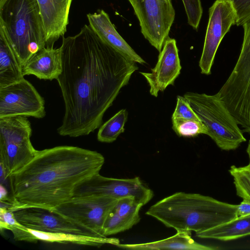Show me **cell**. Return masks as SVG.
I'll return each mask as SVG.
<instances>
[{"instance_id": "obj_27", "label": "cell", "mask_w": 250, "mask_h": 250, "mask_svg": "<svg viewBox=\"0 0 250 250\" xmlns=\"http://www.w3.org/2000/svg\"><path fill=\"white\" fill-rule=\"evenodd\" d=\"M232 4L237 16L236 24L242 25L250 19V0H229Z\"/></svg>"}, {"instance_id": "obj_13", "label": "cell", "mask_w": 250, "mask_h": 250, "mask_svg": "<svg viewBox=\"0 0 250 250\" xmlns=\"http://www.w3.org/2000/svg\"><path fill=\"white\" fill-rule=\"evenodd\" d=\"M182 66L178 49L175 39L168 38L160 52L157 62L151 72L140 73L149 85V92L157 97L160 91H164L169 85H173L181 72Z\"/></svg>"}, {"instance_id": "obj_17", "label": "cell", "mask_w": 250, "mask_h": 250, "mask_svg": "<svg viewBox=\"0 0 250 250\" xmlns=\"http://www.w3.org/2000/svg\"><path fill=\"white\" fill-rule=\"evenodd\" d=\"M62 49L45 47L34 55L22 68L23 76L33 75L41 80H57L61 74Z\"/></svg>"}, {"instance_id": "obj_24", "label": "cell", "mask_w": 250, "mask_h": 250, "mask_svg": "<svg viewBox=\"0 0 250 250\" xmlns=\"http://www.w3.org/2000/svg\"><path fill=\"white\" fill-rule=\"evenodd\" d=\"M229 172L233 178L237 195L250 201V164L241 167L232 166Z\"/></svg>"}, {"instance_id": "obj_19", "label": "cell", "mask_w": 250, "mask_h": 250, "mask_svg": "<svg viewBox=\"0 0 250 250\" xmlns=\"http://www.w3.org/2000/svg\"><path fill=\"white\" fill-rule=\"evenodd\" d=\"M24 78L22 68L3 31L0 29V88Z\"/></svg>"}, {"instance_id": "obj_30", "label": "cell", "mask_w": 250, "mask_h": 250, "mask_svg": "<svg viewBox=\"0 0 250 250\" xmlns=\"http://www.w3.org/2000/svg\"><path fill=\"white\" fill-rule=\"evenodd\" d=\"M247 152L248 153V155L249 158V164H250V140L249 142V144H248V147L247 148Z\"/></svg>"}, {"instance_id": "obj_18", "label": "cell", "mask_w": 250, "mask_h": 250, "mask_svg": "<svg viewBox=\"0 0 250 250\" xmlns=\"http://www.w3.org/2000/svg\"><path fill=\"white\" fill-rule=\"evenodd\" d=\"M191 232L178 231L167 238L145 243L118 244L116 247L130 250L181 249L191 250H212L216 248L203 245L195 242L191 237Z\"/></svg>"}, {"instance_id": "obj_3", "label": "cell", "mask_w": 250, "mask_h": 250, "mask_svg": "<svg viewBox=\"0 0 250 250\" xmlns=\"http://www.w3.org/2000/svg\"><path fill=\"white\" fill-rule=\"evenodd\" d=\"M237 205L197 193L176 192L151 206L146 214L177 231L202 232L238 217Z\"/></svg>"}, {"instance_id": "obj_23", "label": "cell", "mask_w": 250, "mask_h": 250, "mask_svg": "<svg viewBox=\"0 0 250 250\" xmlns=\"http://www.w3.org/2000/svg\"><path fill=\"white\" fill-rule=\"evenodd\" d=\"M172 119V129L179 137H193L207 134L208 129L201 121L180 118Z\"/></svg>"}, {"instance_id": "obj_7", "label": "cell", "mask_w": 250, "mask_h": 250, "mask_svg": "<svg viewBox=\"0 0 250 250\" xmlns=\"http://www.w3.org/2000/svg\"><path fill=\"white\" fill-rule=\"evenodd\" d=\"M118 200L109 196L73 197L52 210L91 236L106 237L103 235L104 225Z\"/></svg>"}, {"instance_id": "obj_4", "label": "cell", "mask_w": 250, "mask_h": 250, "mask_svg": "<svg viewBox=\"0 0 250 250\" xmlns=\"http://www.w3.org/2000/svg\"><path fill=\"white\" fill-rule=\"evenodd\" d=\"M0 29L22 68L46 46L44 30L36 0H0Z\"/></svg>"}, {"instance_id": "obj_1", "label": "cell", "mask_w": 250, "mask_h": 250, "mask_svg": "<svg viewBox=\"0 0 250 250\" xmlns=\"http://www.w3.org/2000/svg\"><path fill=\"white\" fill-rule=\"evenodd\" d=\"M61 47L62 70L57 81L65 110L58 133L87 135L101 126L105 112L139 68L88 25L63 37Z\"/></svg>"}, {"instance_id": "obj_26", "label": "cell", "mask_w": 250, "mask_h": 250, "mask_svg": "<svg viewBox=\"0 0 250 250\" xmlns=\"http://www.w3.org/2000/svg\"><path fill=\"white\" fill-rule=\"evenodd\" d=\"M173 118L201 121L188 101L184 96H178L177 97L176 108L171 118Z\"/></svg>"}, {"instance_id": "obj_16", "label": "cell", "mask_w": 250, "mask_h": 250, "mask_svg": "<svg viewBox=\"0 0 250 250\" xmlns=\"http://www.w3.org/2000/svg\"><path fill=\"white\" fill-rule=\"evenodd\" d=\"M143 206L132 197L118 199L105 220L104 236L125 231L137 224L140 220L139 211Z\"/></svg>"}, {"instance_id": "obj_6", "label": "cell", "mask_w": 250, "mask_h": 250, "mask_svg": "<svg viewBox=\"0 0 250 250\" xmlns=\"http://www.w3.org/2000/svg\"><path fill=\"white\" fill-rule=\"evenodd\" d=\"M31 134L26 117L0 118V160L6 167L8 178L36 156L38 150L31 143Z\"/></svg>"}, {"instance_id": "obj_21", "label": "cell", "mask_w": 250, "mask_h": 250, "mask_svg": "<svg viewBox=\"0 0 250 250\" xmlns=\"http://www.w3.org/2000/svg\"><path fill=\"white\" fill-rule=\"evenodd\" d=\"M28 229L38 241L51 243H72L95 247H100L105 244L116 246L120 243L119 240L115 238L97 237L69 233L45 232Z\"/></svg>"}, {"instance_id": "obj_14", "label": "cell", "mask_w": 250, "mask_h": 250, "mask_svg": "<svg viewBox=\"0 0 250 250\" xmlns=\"http://www.w3.org/2000/svg\"><path fill=\"white\" fill-rule=\"evenodd\" d=\"M44 30L46 47L54 43L67 30L72 0H36Z\"/></svg>"}, {"instance_id": "obj_10", "label": "cell", "mask_w": 250, "mask_h": 250, "mask_svg": "<svg viewBox=\"0 0 250 250\" xmlns=\"http://www.w3.org/2000/svg\"><path fill=\"white\" fill-rule=\"evenodd\" d=\"M44 100L25 79L0 88V118L16 116L43 118Z\"/></svg>"}, {"instance_id": "obj_8", "label": "cell", "mask_w": 250, "mask_h": 250, "mask_svg": "<svg viewBox=\"0 0 250 250\" xmlns=\"http://www.w3.org/2000/svg\"><path fill=\"white\" fill-rule=\"evenodd\" d=\"M128 0L139 20L143 35L161 52L175 19L172 0Z\"/></svg>"}, {"instance_id": "obj_9", "label": "cell", "mask_w": 250, "mask_h": 250, "mask_svg": "<svg viewBox=\"0 0 250 250\" xmlns=\"http://www.w3.org/2000/svg\"><path fill=\"white\" fill-rule=\"evenodd\" d=\"M109 196L120 199L133 197L143 206L153 197L152 190L145 185L140 178L118 179L97 173L80 184L73 197Z\"/></svg>"}, {"instance_id": "obj_15", "label": "cell", "mask_w": 250, "mask_h": 250, "mask_svg": "<svg viewBox=\"0 0 250 250\" xmlns=\"http://www.w3.org/2000/svg\"><path fill=\"white\" fill-rule=\"evenodd\" d=\"M87 17L89 26L104 42L128 60L141 64L146 63L118 33L104 10L88 14Z\"/></svg>"}, {"instance_id": "obj_20", "label": "cell", "mask_w": 250, "mask_h": 250, "mask_svg": "<svg viewBox=\"0 0 250 250\" xmlns=\"http://www.w3.org/2000/svg\"><path fill=\"white\" fill-rule=\"evenodd\" d=\"M196 236L221 241L235 240L250 235V214L235 219L211 229L195 233Z\"/></svg>"}, {"instance_id": "obj_22", "label": "cell", "mask_w": 250, "mask_h": 250, "mask_svg": "<svg viewBox=\"0 0 250 250\" xmlns=\"http://www.w3.org/2000/svg\"><path fill=\"white\" fill-rule=\"evenodd\" d=\"M128 113L125 109L118 111L101 125L97 134V139L103 143H112L124 132L127 120Z\"/></svg>"}, {"instance_id": "obj_12", "label": "cell", "mask_w": 250, "mask_h": 250, "mask_svg": "<svg viewBox=\"0 0 250 250\" xmlns=\"http://www.w3.org/2000/svg\"><path fill=\"white\" fill-rule=\"evenodd\" d=\"M12 211L19 223L33 230L90 235L52 210L38 207H28Z\"/></svg>"}, {"instance_id": "obj_28", "label": "cell", "mask_w": 250, "mask_h": 250, "mask_svg": "<svg viewBox=\"0 0 250 250\" xmlns=\"http://www.w3.org/2000/svg\"><path fill=\"white\" fill-rule=\"evenodd\" d=\"M237 213L238 217L250 215V201L243 199L240 204L237 205Z\"/></svg>"}, {"instance_id": "obj_25", "label": "cell", "mask_w": 250, "mask_h": 250, "mask_svg": "<svg viewBox=\"0 0 250 250\" xmlns=\"http://www.w3.org/2000/svg\"><path fill=\"white\" fill-rule=\"evenodd\" d=\"M188 24L197 29L203 14L201 0H182Z\"/></svg>"}, {"instance_id": "obj_5", "label": "cell", "mask_w": 250, "mask_h": 250, "mask_svg": "<svg viewBox=\"0 0 250 250\" xmlns=\"http://www.w3.org/2000/svg\"><path fill=\"white\" fill-rule=\"evenodd\" d=\"M208 129L209 136L222 150L238 148L246 141L242 130L217 94L188 92L183 96Z\"/></svg>"}, {"instance_id": "obj_2", "label": "cell", "mask_w": 250, "mask_h": 250, "mask_svg": "<svg viewBox=\"0 0 250 250\" xmlns=\"http://www.w3.org/2000/svg\"><path fill=\"white\" fill-rule=\"evenodd\" d=\"M104 163L101 153L61 146L38 150L35 157L9 178L12 211L38 207L49 210L71 200L76 188L100 173Z\"/></svg>"}, {"instance_id": "obj_11", "label": "cell", "mask_w": 250, "mask_h": 250, "mask_svg": "<svg viewBox=\"0 0 250 250\" xmlns=\"http://www.w3.org/2000/svg\"><path fill=\"white\" fill-rule=\"evenodd\" d=\"M236 12L229 0H216L209 9V19L199 65L202 74L209 75L218 48L231 26L236 24Z\"/></svg>"}, {"instance_id": "obj_29", "label": "cell", "mask_w": 250, "mask_h": 250, "mask_svg": "<svg viewBox=\"0 0 250 250\" xmlns=\"http://www.w3.org/2000/svg\"><path fill=\"white\" fill-rule=\"evenodd\" d=\"M0 202L10 203L12 204L13 201L12 197L10 198L8 195V192L4 186L0 184Z\"/></svg>"}]
</instances>
